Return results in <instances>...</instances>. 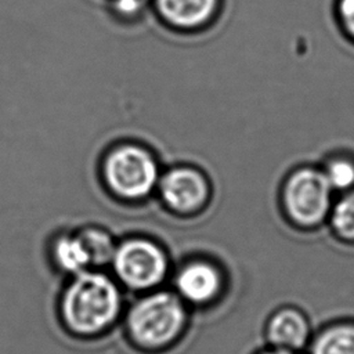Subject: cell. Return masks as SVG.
Segmentation results:
<instances>
[{
    "label": "cell",
    "mask_w": 354,
    "mask_h": 354,
    "mask_svg": "<svg viewBox=\"0 0 354 354\" xmlns=\"http://www.w3.org/2000/svg\"><path fill=\"white\" fill-rule=\"evenodd\" d=\"M54 259L62 270L71 274L86 271L91 264L90 254L80 235H61L54 242Z\"/></svg>",
    "instance_id": "cell-12"
},
{
    "label": "cell",
    "mask_w": 354,
    "mask_h": 354,
    "mask_svg": "<svg viewBox=\"0 0 354 354\" xmlns=\"http://www.w3.org/2000/svg\"><path fill=\"white\" fill-rule=\"evenodd\" d=\"M122 297L116 283L106 275L82 271L66 286L61 299L65 325L77 335H95L119 315Z\"/></svg>",
    "instance_id": "cell-1"
},
{
    "label": "cell",
    "mask_w": 354,
    "mask_h": 354,
    "mask_svg": "<svg viewBox=\"0 0 354 354\" xmlns=\"http://www.w3.org/2000/svg\"><path fill=\"white\" fill-rule=\"evenodd\" d=\"M335 17L343 36L354 44V0H336Z\"/></svg>",
    "instance_id": "cell-15"
},
{
    "label": "cell",
    "mask_w": 354,
    "mask_h": 354,
    "mask_svg": "<svg viewBox=\"0 0 354 354\" xmlns=\"http://www.w3.org/2000/svg\"><path fill=\"white\" fill-rule=\"evenodd\" d=\"M163 203L178 214H194L206 207L212 187L203 171L178 166L163 174L159 184Z\"/></svg>",
    "instance_id": "cell-6"
},
{
    "label": "cell",
    "mask_w": 354,
    "mask_h": 354,
    "mask_svg": "<svg viewBox=\"0 0 354 354\" xmlns=\"http://www.w3.org/2000/svg\"><path fill=\"white\" fill-rule=\"evenodd\" d=\"M254 354H303V353H296V351H289V350H282V348H275V347L267 346L266 348L259 350Z\"/></svg>",
    "instance_id": "cell-17"
},
{
    "label": "cell",
    "mask_w": 354,
    "mask_h": 354,
    "mask_svg": "<svg viewBox=\"0 0 354 354\" xmlns=\"http://www.w3.org/2000/svg\"><path fill=\"white\" fill-rule=\"evenodd\" d=\"M314 335L311 321L304 310L293 304L279 306L271 311L264 324L267 346L304 353Z\"/></svg>",
    "instance_id": "cell-8"
},
{
    "label": "cell",
    "mask_w": 354,
    "mask_h": 354,
    "mask_svg": "<svg viewBox=\"0 0 354 354\" xmlns=\"http://www.w3.org/2000/svg\"><path fill=\"white\" fill-rule=\"evenodd\" d=\"M102 173L109 191L130 201L151 194L159 177L153 155L136 144H123L111 149L105 156Z\"/></svg>",
    "instance_id": "cell-4"
},
{
    "label": "cell",
    "mask_w": 354,
    "mask_h": 354,
    "mask_svg": "<svg viewBox=\"0 0 354 354\" xmlns=\"http://www.w3.org/2000/svg\"><path fill=\"white\" fill-rule=\"evenodd\" d=\"M115 6L120 12L130 15L138 10L140 0H115Z\"/></svg>",
    "instance_id": "cell-16"
},
{
    "label": "cell",
    "mask_w": 354,
    "mask_h": 354,
    "mask_svg": "<svg viewBox=\"0 0 354 354\" xmlns=\"http://www.w3.org/2000/svg\"><path fill=\"white\" fill-rule=\"evenodd\" d=\"M79 235L86 245L91 263H105L108 259H112L115 248L108 234L101 230L90 228Z\"/></svg>",
    "instance_id": "cell-14"
},
{
    "label": "cell",
    "mask_w": 354,
    "mask_h": 354,
    "mask_svg": "<svg viewBox=\"0 0 354 354\" xmlns=\"http://www.w3.org/2000/svg\"><path fill=\"white\" fill-rule=\"evenodd\" d=\"M335 196L319 166L300 165L283 177L278 201L285 221L308 232L326 224Z\"/></svg>",
    "instance_id": "cell-2"
},
{
    "label": "cell",
    "mask_w": 354,
    "mask_h": 354,
    "mask_svg": "<svg viewBox=\"0 0 354 354\" xmlns=\"http://www.w3.org/2000/svg\"><path fill=\"white\" fill-rule=\"evenodd\" d=\"M111 260L118 278L131 289L152 288L167 272L165 252L145 238L123 241L115 248Z\"/></svg>",
    "instance_id": "cell-5"
},
{
    "label": "cell",
    "mask_w": 354,
    "mask_h": 354,
    "mask_svg": "<svg viewBox=\"0 0 354 354\" xmlns=\"http://www.w3.org/2000/svg\"><path fill=\"white\" fill-rule=\"evenodd\" d=\"M326 225L340 243L354 246V188L335 196Z\"/></svg>",
    "instance_id": "cell-11"
},
{
    "label": "cell",
    "mask_w": 354,
    "mask_h": 354,
    "mask_svg": "<svg viewBox=\"0 0 354 354\" xmlns=\"http://www.w3.org/2000/svg\"><path fill=\"white\" fill-rule=\"evenodd\" d=\"M319 169L336 195L354 188V156L350 152L328 155Z\"/></svg>",
    "instance_id": "cell-13"
},
{
    "label": "cell",
    "mask_w": 354,
    "mask_h": 354,
    "mask_svg": "<svg viewBox=\"0 0 354 354\" xmlns=\"http://www.w3.org/2000/svg\"><path fill=\"white\" fill-rule=\"evenodd\" d=\"M185 303L170 292L141 297L130 310L127 329L142 347L159 348L176 340L187 325Z\"/></svg>",
    "instance_id": "cell-3"
},
{
    "label": "cell",
    "mask_w": 354,
    "mask_h": 354,
    "mask_svg": "<svg viewBox=\"0 0 354 354\" xmlns=\"http://www.w3.org/2000/svg\"><path fill=\"white\" fill-rule=\"evenodd\" d=\"M225 288V272L216 261L207 259L185 263L176 275L177 296L192 306L206 307L216 303Z\"/></svg>",
    "instance_id": "cell-7"
},
{
    "label": "cell",
    "mask_w": 354,
    "mask_h": 354,
    "mask_svg": "<svg viewBox=\"0 0 354 354\" xmlns=\"http://www.w3.org/2000/svg\"><path fill=\"white\" fill-rule=\"evenodd\" d=\"M160 17L173 28H205L218 11V0H155Z\"/></svg>",
    "instance_id": "cell-9"
},
{
    "label": "cell",
    "mask_w": 354,
    "mask_h": 354,
    "mask_svg": "<svg viewBox=\"0 0 354 354\" xmlns=\"http://www.w3.org/2000/svg\"><path fill=\"white\" fill-rule=\"evenodd\" d=\"M307 354H354V318L325 324L314 332Z\"/></svg>",
    "instance_id": "cell-10"
}]
</instances>
